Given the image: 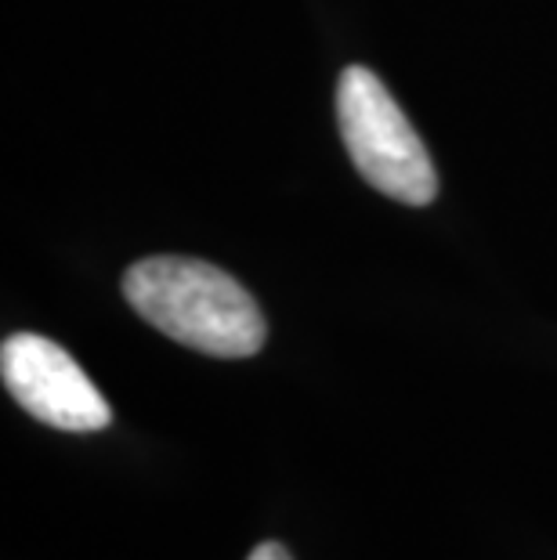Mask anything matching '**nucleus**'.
Masks as SVG:
<instances>
[{
  "label": "nucleus",
  "mask_w": 557,
  "mask_h": 560,
  "mask_svg": "<svg viewBox=\"0 0 557 560\" xmlns=\"http://www.w3.org/2000/svg\"><path fill=\"white\" fill-rule=\"evenodd\" d=\"M124 296L135 312L185 348L214 359H251L268 326L246 285L196 257H146L127 268Z\"/></svg>",
  "instance_id": "1"
},
{
  "label": "nucleus",
  "mask_w": 557,
  "mask_h": 560,
  "mask_svg": "<svg viewBox=\"0 0 557 560\" xmlns=\"http://www.w3.org/2000/svg\"><path fill=\"white\" fill-rule=\"evenodd\" d=\"M337 120L355 171L376 192L409 207H428L438 196V174L428 149L373 69L348 66L340 73Z\"/></svg>",
  "instance_id": "2"
},
{
  "label": "nucleus",
  "mask_w": 557,
  "mask_h": 560,
  "mask_svg": "<svg viewBox=\"0 0 557 560\" xmlns=\"http://www.w3.org/2000/svg\"><path fill=\"white\" fill-rule=\"evenodd\" d=\"M0 376L8 395L55 431L91 434L113 423L109 401L91 384L73 354L40 332H15L0 348Z\"/></svg>",
  "instance_id": "3"
},
{
  "label": "nucleus",
  "mask_w": 557,
  "mask_h": 560,
  "mask_svg": "<svg viewBox=\"0 0 557 560\" xmlns=\"http://www.w3.org/2000/svg\"><path fill=\"white\" fill-rule=\"evenodd\" d=\"M246 560H293V557H290V550L282 542H260Z\"/></svg>",
  "instance_id": "4"
}]
</instances>
